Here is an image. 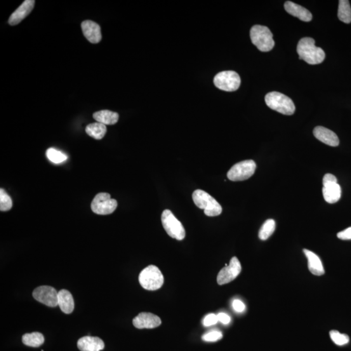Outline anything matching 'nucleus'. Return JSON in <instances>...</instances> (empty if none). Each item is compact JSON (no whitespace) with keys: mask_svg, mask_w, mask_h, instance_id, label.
<instances>
[{"mask_svg":"<svg viewBox=\"0 0 351 351\" xmlns=\"http://www.w3.org/2000/svg\"><path fill=\"white\" fill-rule=\"evenodd\" d=\"M296 51L299 59L310 65L320 64L325 58V51L321 48L315 46L314 39L310 37H305L300 40Z\"/></svg>","mask_w":351,"mask_h":351,"instance_id":"obj_1","label":"nucleus"},{"mask_svg":"<svg viewBox=\"0 0 351 351\" xmlns=\"http://www.w3.org/2000/svg\"><path fill=\"white\" fill-rule=\"evenodd\" d=\"M193 202L198 208L204 209L205 215L215 217L221 215L223 208L214 198L201 190H195L193 193Z\"/></svg>","mask_w":351,"mask_h":351,"instance_id":"obj_2","label":"nucleus"},{"mask_svg":"<svg viewBox=\"0 0 351 351\" xmlns=\"http://www.w3.org/2000/svg\"><path fill=\"white\" fill-rule=\"evenodd\" d=\"M266 104L270 109L286 115H293L295 111L293 101L288 96L279 92H272L265 96Z\"/></svg>","mask_w":351,"mask_h":351,"instance_id":"obj_3","label":"nucleus"},{"mask_svg":"<svg viewBox=\"0 0 351 351\" xmlns=\"http://www.w3.org/2000/svg\"><path fill=\"white\" fill-rule=\"evenodd\" d=\"M250 35L254 45L261 51L267 52L272 50L275 46L273 34L267 27L260 25H254L251 28Z\"/></svg>","mask_w":351,"mask_h":351,"instance_id":"obj_4","label":"nucleus"},{"mask_svg":"<svg viewBox=\"0 0 351 351\" xmlns=\"http://www.w3.org/2000/svg\"><path fill=\"white\" fill-rule=\"evenodd\" d=\"M139 281L144 289L155 291L161 288L164 284V278L158 267L149 265L141 272Z\"/></svg>","mask_w":351,"mask_h":351,"instance_id":"obj_5","label":"nucleus"},{"mask_svg":"<svg viewBox=\"0 0 351 351\" xmlns=\"http://www.w3.org/2000/svg\"><path fill=\"white\" fill-rule=\"evenodd\" d=\"M161 223L163 227L169 236L178 241L184 239L185 237L184 227L169 209H166L163 211Z\"/></svg>","mask_w":351,"mask_h":351,"instance_id":"obj_6","label":"nucleus"},{"mask_svg":"<svg viewBox=\"0 0 351 351\" xmlns=\"http://www.w3.org/2000/svg\"><path fill=\"white\" fill-rule=\"evenodd\" d=\"M256 169V163L253 160H246L237 163L228 172V178L233 181L246 180L253 175Z\"/></svg>","mask_w":351,"mask_h":351,"instance_id":"obj_7","label":"nucleus"},{"mask_svg":"<svg viewBox=\"0 0 351 351\" xmlns=\"http://www.w3.org/2000/svg\"><path fill=\"white\" fill-rule=\"evenodd\" d=\"M216 87L221 90L227 92L237 91L241 85L239 74L234 71H223L218 73L213 79Z\"/></svg>","mask_w":351,"mask_h":351,"instance_id":"obj_8","label":"nucleus"},{"mask_svg":"<svg viewBox=\"0 0 351 351\" xmlns=\"http://www.w3.org/2000/svg\"><path fill=\"white\" fill-rule=\"evenodd\" d=\"M116 200L112 199L109 193H101L96 195L91 203L92 210L98 215H109L117 209Z\"/></svg>","mask_w":351,"mask_h":351,"instance_id":"obj_9","label":"nucleus"},{"mask_svg":"<svg viewBox=\"0 0 351 351\" xmlns=\"http://www.w3.org/2000/svg\"><path fill=\"white\" fill-rule=\"evenodd\" d=\"M322 183V195L325 201L329 204H334L338 202L341 196V189L336 176L331 174H325Z\"/></svg>","mask_w":351,"mask_h":351,"instance_id":"obj_10","label":"nucleus"},{"mask_svg":"<svg viewBox=\"0 0 351 351\" xmlns=\"http://www.w3.org/2000/svg\"><path fill=\"white\" fill-rule=\"evenodd\" d=\"M35 300L49 307L58 306V291L53 287L42 286L37 287L33 292Z\"/></svg>","mask_w":351,"mask_h":351,"instance_id":"obj_11","label":"nucleus"},{"mask_svg":"<svg viewBox=\"0 0 351 351\" xmlns=\"http://www.w3.org/2000/svg\"><path fill=\"white\" fill-rule=\"evenodd\" d=\"M241 272V265L236 257H233L230 264L220 271L218 276V283L224 285L230 283L236 279Z\"/></svg>","mask_w":351,"mask_h":351,"instance_id":"obj_12","label":"nucleus"},{"mask_svg":"<svg viewBox=\"0 0 351 351\" xmlns=\"http://www.w3.org/2000/svg\"><path fill=\"white\" fill-rule=\"evenodd\" d=\"M134 327L137 329H154L161 324V320L158 316L151 313H140L133 320Z\"/></svg>","mask_w":351,"mask_h":351,"instance_id":"obj_13","label":"nucleus"},{"mask_svg":"<svg viewBox=\"0 0 351 351\" xmlns=\"http://www.w3.org/2000/svg\"><path fill=\"white\" fill-rule=\"evenodd\" d=\"M84 36L91 43H99L102 40L100 25L93 21L86 20L82 23Z\"/></svg>","mask_w":351,"mask_h":351,"instance_id":"obj_14","label":"nucleus"},{"mask_svg":"<svg viewBox=\"0 0 351 351\" xmlns=\"http://www.w3.org/2000/svg\"><path fill=\"white\" fill-rule=\"evenodd\" d=\"M35 1L34 0H26L12 14L9 18V23L11 25H16L26 18L30 15L33 9L34 8Z\"/></svg>","mask_w":351,"mask_h":351,"instance_id":"obj_15","label":"nucleus"},{"mask_svg":"<svg viewBox=\"0 0 351 351\" xmlns=\"http://www.w3.org/2000/svg\"><path fill=\"white\" fill-rule=\"evenodd\" d=\"M313 135L318 140L331 147H338L340 144L338 137L328 128L322 126H317L313 129Z\"/></svg>","mask_w":351,"mask_h":351,"instance_id":"obj_16","label":"nucleus"},{"mask_svg":"<svg viewBox=\"0 0 351 351\" xmlns=\"http://www.w3.org/2000/svg\"><path fill=\"white\" fill-rule=\"evenodd\" d=\"M104 347V343L98 337L84 336L77 341V347L81 351H100Z\"/></svg>","mask_w":351,"mask_h":351,"instance_id":"obj_17","label":"nucleus"},{"mask_svg":"<svg viewBox=\"0 0 351 351\" xmlns=\"http://www.w3.org/2000/svg\"><path fill=\"white\" fill-rule=\"evenodd\" d=\"M284 9L289 15L295 16L304 22H310L312 20V13L308 9L293 2H286L284 4Z\"/></svg>","mask_w":351,"mask_h":351,"instance_id":"obj_18","label":"nucleus"},{"mask_svg":"<svg viewBox=\"0 0 351 351\" xmlns=\"http://www.w3.org/2000/svg\"><path fill=\"white\" fill-rule=\"evenodd\" d=\"M303 252L308 259V266L310 272L313 275L316 276L324 275L325 269L323 265H322L319 256L317 254L313 253V252L309 251V250L304 249Z\"/></svg>","mask_w":351,"mask_h":351,"instance_id":"obj_19","label":"nucleus"},{"mask_svg":"<svg viewBox=\"0 0 351 351\" xmlns=\"http://www.w3.org/2000/svg\"><path fill=\"white\" fill-rule=\"evenodd\" d=\"M58 306L66 314H70L74 311V301L70 291L61 289L58 292Z\"/></svg>","mask_w":351,"mask_h":351,"instance_id":"obj_20","label":"nucleus"},{"mask_svg":"<svg viewBox=\"0 0 351 351\" xmlns=\"http://www.w3.org/2000/svg\"><path fill=\"white\" fill-rule=\"evenodd\" d=\"M93 118L98 122L104 125H114L119 121V115L117 113L108 110H102L95 112Z\"/></svg>","mask_w":351,"mask_h":351,"instance_id":"obj_21","label":"nucleus"},{"mask_svg":"<svg viewBox=\"0 0 351 351\" xmlns=\"http://www.w3.org/2000/svg\"><path fill=\"white\" fill-rule=\"evenodd\" d=\"M86 131L87 134L91 138L95 140H102L107 132V128L104 124L100 122L89 124L86 127Z\"/></svg>","mask_w":351,"mask_h":351,"instance_id":"obj_22","label":"nucleus"},{"mask_svg":"<svg viewBox=\"0 0 351 351\" xmlns=\"http://www.w3.org/2000/svg\"><path fill=\"white\" fill-rule=\"evenodd\" d=\"M22 342L28 347H39L44 343V337L40 332L25 334L22 336Z\"/></svg>","mask_w":351,"mask_h":351,"instance_id":"obj_23","label":"nucleus"},{"mask_svg":"<svg viewBox=\"0 0 351 351\" xmlns=\"http://www.w3.org/2000/svg\"><path fill=\"white\" fill-rule=\"evenodd\" d=\"M339 19L345 23L351 22V7L347 0H340L338 12Z\"/></svg>","mask_w":351,"mask_h":351,"instance_id":"obj_24","label":"nucleus"},{"mask_svg":"<svg viewBox=\"0 0 351 351\" xmlns=\"http://www.w3.org/2000/svg\"><path fill=\"white\" fill-rule=\"evenodd\" d=\"M275 228V221L273 219H268L263 223L262 227H261L260 231H259V238L261 240H263V241L267 240L274 233Z\"/></svg>","mask_w":351,"mask_h":351,"instance_id":"obj_25","label":"nucleus"},{"mask_svg":"<svg viewBox=\"0 0 351 351\" xmlns=\"http://www.w3.org/2000/svg\"><path fill=\"white\" fill-rule=\"evenodd\" d=\"M46 156L49 161L56 164H61V163L66 161L67 159V155L53 148H49L47 150Z\"/></svg>","mask_w":351,"mask_h":351,"instance_id":"obj_26","label":"nucleus"},{"mask_svg":"<svg viewBox=\"0 0 351 351\" xmlns=\"http://www.w3.org/2000/svg\"><path fill=\"white\" fill-rule=\"evenodd\" d=\"M330 336L333 342L337 345L342 346L349 342V337L347 334H341L338 331L330 332Z\"/></svg>","mask_w":351,"mask_h":351,"instance_id":"obj_27","label":"nucleus"},{"mask_svg":"<svg viewBox=\"0 0 351 351\" xmlns=\"http://www.w3.org/2000/svg\"><path fill=\"white\" fill-rule=\"evenodd\" d=\"M13 206V202L10 196L5 192V190H0V210L6 211L10 210Z\"/></svg>","mask_w":351,"mask_h":351,"instance_id":"obj_28","label":"nucleus"},{"mask_svg":"<svg viewBox=\"0 0 351 351\" xmlns=\"http://www.w3.org/2000/svg\"><path fill=\"white\" fill-rule=\"evenodd\" d=\"M223 338L222 332L219 331H212L204 334L202 337V340L207 342H215Z\"/></svg>","mask_w":351,"mask_h":351,"instance_id":"obj_29","label":"nucleus"},{"mask_svg":"<svg viewBox=\"0 0 351 351\" xmlns=\"http://www.w3.org/2000/svg\"><path fill=\"white\" fill-rule=\"evenodd\" d=\"M218 315L211 313L204 317L203 324L205 327H209L218 323Z\"/></svg>","mask_w":351,"mask_h":351,"instance_id":"obj_30","label":"nucleus"},{"mask_svg":"<svg viewBox=\"0 0 351 351\" xmlns=\"http://www.w3.org/2000/svg\"><path fill=\"white\" fill-rule=\"evenodd\" d=\"M337 236L339 239L342 240H349L351 239V227L347 228V229L341 231L337 234Z\"/></svg>","mask_w":351,"mask_h":351,"instance_id":"obj_31","label":"nucleus"},{"mask_svg":"<svg viewBox=\"0 0 351 351\" xmlns=\"http://www.w3.org/2000/svg\"><path fill=\"white\" fill-rule=\"evenodd\" d=\"M232 306L237 312H242L246 309V305L240 300H234L232 303Z\"/></svg>","mask_w":351,"mask_h":351,"instance_id":"obj_32","label":"nucleus"},{"mask_svg":"<svg viewBox=\"0 0 351 351\" xmlns=\"http://www.w3.org/2000/svg\"><path fill=\"white\" fill-rule=\"evenodd\" d=\"M219 321L222 322L224 325H228L230 323V317L227 313H220L218 315Z\"/></svg>","mask_w":351,"mask_h":351,"instance_id":"obj_33","label":"nucleus"}]
</instances>
